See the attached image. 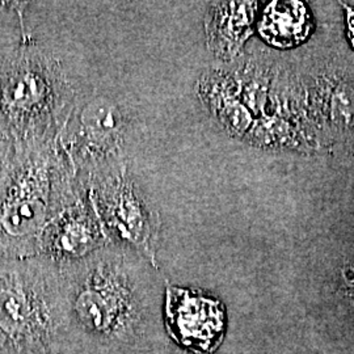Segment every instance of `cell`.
I'll return each instance as SVG.
<instances>
[{"label": "cell", "instance_id": "277c9868", "mask_svg": "<svg viewBox=\"0 0 354 354\" xmlns=\"http://www.w3.org/2000/svg\"><path fill=\"white\" fill-rule=\"evenodd\" d=\"M71 102L59 64L23 35L19 50L0 67V146L58 138Z\"/></svg>", "mask_w": 354, "mask_h": 354}, {"label": "cell", "instance_id": "7c38bea8", "mask_svg": "<svg viewBox=\"0 0 354 354\" xmlns=\"http://www.w3.org/2000/svg\"><path fill=\"white\" fill-rule=\"evenodd\" d=\"M136 354H169V346L162 348V349H153V351H147V352H140Z\"/></svg>", "mask_w": 354, "mask_h": 354}, {"label": "cell", "instance_id": "7a4b0ae2", "mask_svg": "<svg viewBox=\"0 0 354 354\" xmlns=\"http://www.w3.org/2000/svg\"><path fill=\"white\" fill-rule=\"evenodd\" d=\"M57 140L0 146V260L41 256L45 230L82 185Z\"/></svg>", "mask_w": 354, "mask_h": 354}, {"label": "cell", "instance_id": "ba28073f", "mask_svg": "<svg viewBox=\"0 0 354 354\" xmlns=\"http://www.w3.org/2000/svg\"><path fill=\"white\" fill-rule=\"evenodd\" d=\"M124 130L122 114L115 106L109 102H91L79 115L68 152L64 155L75 172L79 160L96 171L109 167L121 152Z\"/></svg>", "mask_w": 354, "mask_h": 354}, {"label": "cell", "instance_id": "30bf717a", "mask_svg": "<svg viewBox=\"0 0 354 354\" xmlns=\"http://www.w3.org/2000/svg\"><path fill=\"white\" fill-rule=\"evenodd\" d=\"M253 3H218L206 24L207 44L222 57H231L241 49L251 33Z\"/></svg>", "mask_w": 354, "mask_h": 354}, {"label": "cell", "instance_id": "8992f818", "mask_svg": "<svg viewBox=\"0 0 354 354\" xmlns=\"http://www.w3.org/2000/svg\"><path fill=\"white\" fill-rule=\"evenodd\" d=\"M225 327V308L219 301L167 285L165 328L168 339L194 353H212L222 342Z\"/></svg>", "mask_w": 354, "mask_h": 354}, {"label": "cell", "instance_id": "8fae6325", "mask_svg": "<svg viewBox=\"0 0 354 354\" xmlns=\"http://www.w3.org/2000/svg\"><path fill=\"white\" fill-rule=\"evenodd\" d=\"M348 11V30H349V38L354 46V10L346 7Z\"/></svg>", "mask_w": 354, "mask_h": 354}, {"label": "cell", "instance_id": "52a82bcc", "mask_svg": "<svg viewBox=\"0 0 354 354\" xmlns=\"http://www.w3.org/2000/svg\"><path fill=\"white\" fill-rule=\"evenodd\" d=\"M109 244L100 218L83 185L51 219L42 236L41 256L57 266L77 261Z\"/></svg>", "mask_w": 354, "mask_h": 354}, {"label": "cell", "instance_id": "9c48e42d", "mask_svg": "<svg viewBox=\"0 0 354 354\" xmlns=\"http://www.w3.org/2000/svg\"><path fill=\"white\" fill-rule=\"evenodd\" d=\"M313 29V17L301 1H273L266 7L260 35L268 44L288 49L299 45Z\"/></svg>", "mask_w": 354, "mask_h": 354}, {"label": "cell", "instance_id": "6da1fadb", "mask_svg": "<svg viewBox=\"0 0 354 354\" xmlns=\"http://www.w3.org/2000/svg\"><path fill=\"white\" fill-rule=\"evenodd\" d=\"M59 266L70 354H136L168 346L163 283L140 253L106 244Z\"/></svg>", "mask_w": 354, "mask_h": 354}, {"label": "cell", "instance_id": "3957f363", "mask_svg": "<svg viewBox=\"0 0 354 354\" xmlns=\"http://www.w3.org/2000/svg\"><path fill=\"white\" fill-rule=\"evenodd\" d=\"M0 354H70L59 266L0 260Z\"/></svg>", "mask_w": 354, "mask_h": 354}, {"label": "cell", "instance_id": "5b68a950", "mask_svg": "<svg viewBox=\"0 0 354 354\" xmlns=\"http://www.w3.org/2000/svg\"><path fill=\"white\" fill-rule=\"evenodd\" d=\"M88 197L108 241L140 253L158 269L162 219L143 200L127 168L117 165L97 169L91 177Z\"/></svg>", "mask_w": 354, "mask_h": 354}]
</instances>
